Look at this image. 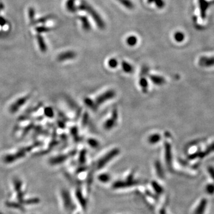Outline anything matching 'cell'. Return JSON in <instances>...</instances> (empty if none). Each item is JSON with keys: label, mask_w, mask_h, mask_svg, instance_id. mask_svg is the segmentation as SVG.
<instances>
[{"label": "cell", "mask_w": 214, "mask_h": 214, "mask_svg": "<svg viewBox=\"0 0 214 214\" xmlns=\"http://www.w3.org/2000/svg\"><path fill=\"white\" fill-rule=\"evenodd\" d=\"M120 152L119 149H114L109 152L102 158L100 160L98 164V168H102L104 165H105L110 161L113 159L115 156H117Z\"/></svg>", "instance_id": "2"}, {"label": "cell", "mask_w": 214, "mask_h": 214, "mask_svg": "<svg viewBox=\"0 0 214 214\" xmlns=\"http://www.w3.org/2000/svg\"><path fill=\"white\" fill-rule=\"evenodd\" d=\"M82 154H81V155H80V160H81V161H83V160H84V159H85V154H86V152L85 151H83V152H82Z\"/></svg>", "instance_id": "30"}, {"label": "cell", "mask_w": 214, "mask_h": 214, "mask_svg": "<svg viewBox=\"0 0 214 214\" xmlns=\"http://www.w3.org/2000/svg\"><path fill=\"white\" fill-rule=\"evenodd\" d=\"M0 36H1V34H0Z\"/></svg>", "instance_id": "32"}, {"label": "cell", "mask_w": 214, "mask_h": 214, "mask_svg": "<svg viewBox=\"0 0 214 214\" xmlns=\"http://www.w3.org/2000/svg\"><path fill=\"white\" fill-rule=\"evenodd\" d=\"M139 84L143 92L146 91L148 87V82L145 77H142L139 80Z\"/></svg>", "instance_id": "16"}, {"label": "cell", "mask_w": 214, "mask_h": 214, "mask_svg": "<svg viewBox=\"0 0 214 214\" xmlns=\"http://www.w3.org/2000/svg\"><path fill=\"white\" fill-rule=\"evenodd\" d=\"M6 24H7L6 20L4 17H3L1 16H0V26H4Z\"/></svg>", "instance_id": "28"}, {"label": "cell", "mask_w": 214, "mask_h": 214, "mask_svg": "<svg viewBox=\"0 0 214 214\" xmlns=\"http://www.w3.org/2000/svg\"><path fill=\"white\" fill-rule=\"evenodd\" d=\"M148 2L149 3H152V2L155 3L156 6L158 8H160V9L163 8L165 6V3L162 0H148Z\"/></svg>", "instance_id": "21"}, {"label": "cell", "mask_w": 214, "mask_h": 214, "mask_svg": "<svg viewBox=\"0 0 214 214\" xmlns=\"http://www.w3.org/2000/svg\"><path fill=\"white\" fill-rule=\"evenodd\" d=\"M209 172L210 174L211 177L214 179V169L212 167L209 168Z\"/></svg>", "instance_id": "29"}, {"label": "cell", "mask_w": 214, "mask_h": 214, "mask_svg": "<svg viewBox=\"0 0 214 214\" xmlns=\"http://www.w3.org/2000/svg\"><path fill=\"white\" fill-rule=\"evenodd\" d=\"M137 42V39L135 36L133 35L129 37L126 39L127 44L130 47L135 46V45H136Z\"/></svg>", "instance_id": "14"}, {"label": "cell", "mask_w": 214, "mask_h": 214, "mask_svg": "<svg viewBox=\"0 0 214 214\" xmlns=\"http://www.w3.org/2000/svg\"><path fill=\"white\" fill-rule=\"evenodd\" d=\"M51 16H45L44 17H42L41 19H39L38 20L36 21H35V23H45L46 22L47 20H48L50 18H51Z\"/></svg>", "instance_id": "25"}, {"label": "cell", "mask_w": 214, "mask_h": 214, "mask_svg": "<svg viewBox=\"0 0 214 214\" xmlns=\"http://www.w3.org/2000/svg\"><path fill=\"white\" fill-rule=\"evenodd\" d=\"M88 142V144L91 146L92 147L94 148H97L98 146H99V142L95 140V139H89L87 141Z\"/></svg>", "instance_id": "24"}, {"label": "cell", "mask_w": 214, "mask_h": 214, "mask_svg": "<svg viewBox=\"0 0 214 214\" xmlns=\"http://www.w3.org/2000/svg\"><path fill=\"white\" fill-rule=\"evenodd\" d=\"M121 67H122V69H123V71L125 73H131L133 71V68L132 66L130 64L128 63L127 62H125V61H123V62H122V63H121Z\"/></svg>", "instance_id": "12"}, {"label": "cell", "mask_w": 214, "mask_h": 214, "mask_svg": "<svg viewBox=\"0 0 214 214\" xmlns=\"http://www.w3.org/2000/svg\"><path fill=\"white\" fill-rule=\"evenodd\" d=\"M149 78L153 83L157 85H162L165 82L164 78L162 77H161L160 76L150 75L149 76Z\"/></svg>", "instance_id": "7"}, {"label": "cell", "mask_w": 214, "mask_h": 214, "mask_svg": "<svg viewBox=\"0 0 214 214\" xmlns=\"http://www.w3.org/2000/svg\"><path fill=\"white\" fill-rule=\"evenodd\" d=\"M164 147H165V157L166 163H167V164L170 166L172 161V153H171V145L168 142H165Z\"/></svg>", "instance_id": "5"}, {"label": "cell", "mask_w": 214, "mask_h": 214, "mask_svg": "<svg viewBox=\"0 0 214 214\" xmlns=\"http://www.w3.org/2000/svg\"><path fill=\"white\" fill-rule=\"evenodd\" d=\"M206 205H207L206 200L205 199H203L201 201V202L200 203L199 205L198 206V208L196 210V212H195V214H203V213L205 210Z\"/></svg>", "instance_id": "9"}, {"label": "cell", "mask_w": 214, "mask_h": 214, "mask_svg": "<svg viewBox=\"0 0 214 214\" xmlns=\"http://www.w3.org/2000/svg\"><path fill=\"white\" fill-rule=\"evenodd\" d=\"M79 9L80 10H83L86 11L94 19V20L96 22L97 25L98 27L101 29H104L105 27V24L103 21L101 17L99 14L97 13V11L92 7L90 6L86 1L82 0L80 3V6H79Z\"/></svg>", "instance_id": "1"}, {"label": "cell", "mask_w": 214, "mask_h": 214, "mask_svg": "<svg viewBox=\"0 0 214 214\" xmlns=\"http://www.w3.org/2000/svg\"><path fill=\"white\" fill-rule=\"evenodd\" d=\"M36 30L38 33L41 34V33L47 32L50 31L51 28L46 27V26H39V27H37L36 28Z\"/></svg>", "instance_id": "20"}, {"label": "cell", "mask_w": 214, "mask_h": 214, "mask_svg": "<svg viewBox=\"0 0 214 214\" xmlns=\"http://www.w3.org/2000/svg\"><path fill=\"white\" fill-rule=\"evenodd\" d=\"M79 19L82 22L83 29L84 30H86V31H89V30H90V28H91V26L90 24V23H89L87 18L85 16H80L79 17Z\"/></svg>", "instance_id": "8"}, {"label": "cell", "mask_w": 214, "mask_h": 214, "mask_svg": "<svg viewBox=\"0 0 214 214\" xmlns=\"http://www.w3.org/2000/svg\"><path fill=\"white\" fill-rule=\"evenodd\" d=\"M76 54L74 51H67L64 53H62L59 55L58 57V59L59 61H64L67 59H73L76 57Z\"/></svg>", "instance_id": "6"}, {"label": "cell", "mask_w": 214, "mask_h": 214, "mask_svg": "<svg viewBox=\"0 0 214 214\" xmlns=\"http://www.w3.org/2000/svg\"><path fill=\"white\" fill-rule=\"evenodd\" d=\"M76 0H67L66 3V7L67 10L71 13H74L77 10V8L75 6Z\"/></svg>", "instance_id": "10"}, {"label": "cell", "mask_w": 214, "mask_h": 214, "mask_svg": "<svg viewBox=\"0 0 214 214\" xmlns=\"http://www.w3.org/2000/svg\"><path fill=\"white\" fill-rule=\"evenodd\" d=\"M37 38L38 42V44H39L40 49L42 52H45L47 51V45L44 41V38L41 35L39 34L37 36Z\"/></svg>", "instance_id": "11"}, {"label": "cell", "mask_w": 214, "mask_h": 214, "mask_svg": "<svg viewBox=\"0 0 214 214\" xmlns=\"http://www.w3.org/2000/svg\"><path fill=\"white\" fill-rule=\"evenodd\" d=\"M108 66L112 68V69H114L116 68L117 66H118V62L117 60L115 58H111L108 61Z\"/></svg>", "instance_id": "23"}, {"label": "cell", "mask_w": 214, "mask_h": 214, "mask_svg": "<svg viewBox=\"0 0 214 214\" xmlns=\"http://www.w3.org/2000/svg\"><path fill=\"white\" fill-rule=\"evenodd\" d=\"M161 140V136L159 134H154L150 136L148 138V142L150 144H156Z\"/></svg>", "instance_id": "13"}, {"label": "cell", "mask_w": 214, "mask_h": 214, "mask_svg": "<svg viewBox=\"0 0 214 214\" xmlns=\"http://www.w3.org/2000/svg\"><path fill=\"white\" fill-rule=\"evenodd\" d=\"M206 191L208 193L212 194L214 192V186L209 185L206 187Z\"/></svg>", "instance_id": "27"}, {"label": "cell", "mask_w": 214, "mask_h": 214, "mask_svg": "<svg viewBox=\"0 0 214 214\" xmlns=\"http://www.w3.org/2000/svg\"><path fill=\"white\" fill-rule=\"evenodd\" d=\"M115 92L110 90H108L107 92H105V93L102 94V95H99L96 99V104L97 105H101L102 104H103L104 102L112 99V98H114L115 97Z\"/></svg>", "instance_id": "3"}, {"label": "cell", "mask_w": 214, "mask_h": 214, "mask_svg": "<svg viewBox=\"0 0 214 214\" xmlns=\"http://www.w3.org/2000/svg\"><path fill=\"white\" fill-rule=\"evenodd\" d=\"M117 118H118L117 110L116 109H114L111 118H109L105 123L104 128L107 130L112 129V128H113V127L115 126L116 123Z\"/></svg>", "instance_id": "4"}, {"label": "cell", "mask_w": 214, "mask_h": 214, "mask_svg": "<svg viewBox=\"0 0 214 214\" xmlns=\"http://www.w3.org/2000/svg\"><path fill=\"white\" fill-rule=\"evenodd\" d=\"M155 168H156L157 172L158 174L159 175V176L160 177H162L163 175H164L163 170H162V167L161 165V164L158 161H157L156 163H155Z\"/></svg>", "instance_id": "19"}, {"label": "cell", "mask_w": 214, "mask_h": 214, "mask_svg": "<svg viewBox=\"0 0 214 214\" xmlns=\"http://www.w3.org/2000/svg\"><path fill=\"white\" fill-rule=\"evenodd\" d=\"M99 180H100L101 181H104V182H106V181H107L109 180L110 177H109V176H108V175H107V174H102V175H99Z\"/></svg>", "instance_id": "26"}, {"label": "cell", "mask_w": 214, "mask_h": 214, "mask_svg": "<svg viewBox=\"0 0 214 214\" xmlns=\"http://www.w3.org/2000/svg\"><path fill=\"white\" fill-rule=\"evenodd\" d=\"M174 39L177 41V42H181L183 40H184L185 38V36L183 35V34L181 32H177L175 33L174 35Z\"/></svg>", "instance_id": "18"}, {"label": "cell", "mask_w": 214, "mask_h": 214, "mask_svg": "<svg viewBox=\"0 0 214 214\" xmlns=\"http://www.w3.org/2000/svg\"><path fill=\"white\" fill-rule=\"evenodd\" d=\"M4 9V5L3 4H0V11H1V10H3Z\"/></svg>", "instance_id": "31"}, {"label": "cell", "mask_w": 214, "mask_h": 214, "mask_svg": "<svg viewBox=\"0 0 214 214\" xmlns=\"http://www.w3.org/2000/svg\"><path fill=\"white\" fill-rule=\"evenodd\" d=\"M118 1L127 9H132L133 8V4L129 0H118Z\"/></svg>", "instance_id": "17"}, {"label": "cell", "mask_w": 214, "mask_h": 214, "mask_svg": "<svg viewBox=\"0 0 214 214\" xmlns=\"http://www.w3.org/2000/svg\"><path fill=\"white\" fill-rule=\"evenodd\" d=\"M35 11L34 9L30 7L29 9V19L30 20V23H32V24H35Z\"/></svg>", "instance_id": "15"}, {"label": "cell", "mask_w": 214, "mask_h": 214, "mask_svg": "<svg viewBox=\"0 0 214 214\" xmlns=\"http://www.w3.org/2000/svg\"><path fill=\"white\" fill-rule=\"evenodd\" d=\"M84 102H85V103L86 104V105L89 107L91 108L92 109H93V110L96 109V105H97V104L93 101H92L91 99H90L89 98H86V99H85Z\"/></svg>", "instance_id": "22"}]
</instances>
